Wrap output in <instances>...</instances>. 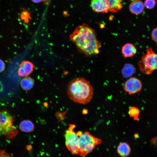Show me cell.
Listing matches in <instances>:
<instances>
[{
	"label": "cell",
	"mask_w": 157,
	"mask_h": 157,
	"mask_svg": "<svg viewBox=\"0 0 157 157\" xmlns=\"http://www.w3.org/2000/svg\"><path fill=\"white\" fill-rule=\"evenodd\" d=\"M34 68L33 64L28 61H24L20 65L18 70V74L21 76H26L33 71Z\"/></svg>",
	"instance_id": "cell-9"
},
{
	"label": "cell",
	"mask_w": 157,
	"mask_h": 157,
	"mask_svg": "<svg viewBox=\"0 0 157 157\" xmlns=\"http://www.w3.org/2000/svg\"><path fill=\"white\" fill-rule=\"evenodd\" d=\"M137 49L133 44L127 43L122 46L121 52L124 58L131 57L137 53Z\"/></svg>",
	"instance_id": "cell-10"
},
{
	"label": "cell",
	"mask_w": 157,
	"mask_h": 157,
	"mask_svg": "<svg viewBox=\"0 0 157 157\" xmlns=\"http://www.w3.org/2000/svg\"><path fill=\"white\" fill-rule=\"evenodd\" d=\"M157 28L153 29L151 33V38L152 40L155 42H157Z\"/></svg>",
	"instance_id": "cell-20"
},
{
	"label": "cell",
	"mask_w": 157,
	"mask_h": 157,
	"mask_svg": "<svg viewBox=\"0 0 157 157\" xmlns=\"http://www.w3.org/2000/svg\"><path fill=\"white\" fill-rule=\"evenodd\" d=\"M140 113L139 109L136 107L132 106L129 108V114L130 116L135 120H138Z\"/></svg>",
	"instance_id": "cell-17"
},
{
	"label": "cell",
	"mask_w": 157,
	"mask_h": 157,
	"mask_svg": "<svg viewBox=\"0 0 157 157\" xmlns=\"http://www.w3.org/2000/svg\"><path fill=\"white\" fill-rule=\"evenodd\" d=\"M156 1L155 0H145L144 4V6L149 9H152L155 6Z\"/></svg>",
	"instance_id": "cell-19"
},
{
	"label": "cell",
	"mask_w": 157,
	"mask_h": 157,
	"mask_svg": "<svg viewBox=\"0 0 157 157\" xmlns=\"http://www.w3.org/2000/svg\"><path fill=\"white\" fill-rule=\"evenodd\" d=\"M146 51V53L142 56L138 62V65L142 73L149 75L157 69V54L151 47L147 49Z\"/></svg>",
	"instance_id": "cell-4"
},
{
	"label": "cell",
	"mask_w": 157,
	"mask_h": 157,
	"mask_svg": "<svg viewBox=\"0 0 157 157\" xmlns=\"http://www.w3.org/2000/svg\"><path fill=\"white\" fill-rule=\"evenodd\" d=\"M19 128L21 130L25 132L32 131L34 128L33 123L29 120H25L20 123Z\"/></svg>",
	"instance_id": "cell-15"
},
{
	"label": "cell",
	"mask_w": 157,
	"mask_h": 157,
	"mask_svg": "<svg viewBox=\"0 0 157 157\" xmlns=\"http://www.w3.org/2000/svg\"><path fill=\"white\" fill-rule=\"evenodd\" d=\"M19 18L25 23L28 22L29 20L31 19L29 12L26 9H22Z\"/></svg>",
	"instance_id": "cell-18"
},
{
	"label": "cell",
	"mask_w": 157,
	"mask_h": 157,
	"mask_svg": "<svg viewBox=\"0 0 157 157\" xmlns=\"http://www.w3.org/2000/svg\"><path fill=\"white\" fill-rule=\"evenodd\" d=\"M136 72V69L134 66L130 63L125 64L122 70V76L126 78L131 76Z\"/></svg>",
	"instance_id": "cell-14"
},
{
	"label": "cell",
	"mask_w": 157,
	"mask_h": 157,
	"mask_svg": "<svg viewBox=\"0 0 157 157\" xmlns=\"http://www.w3.org/2000/svg\"><path fill=\"white\" fill-rule=\"evenodd\" d=\"M144 8L142 2L139 0H133L130 4L129 9L133 14L139 15L143 11Z\"/></svg>",
	"instance_id": "cell-11"
},
{
	"label": "cell",
	"mask_w": 157,
	"mask_h": 157,
	"mask_svg": "<svg viewBox=\"0 0 157 157\" xmlns=\"http://www.w3.org/2000/svg\"><path fill=\"white\" fill-rule=\"evenodd\" d=\"M151 144L154 146H156L157 144V137H154L152 138L150 140Z\"/></svg>",
	"instance_id": "cell-22"
},
{
	"label": "cell",
	"mask_w": 157,
	"mask_h": 157,
	"mask_svg": "<svg viewBox=\"0 0 157 157\" xmlns=\"http://www.w3.org/2000/svg\"><path fill=\"white\" fill-rule=\"evenodd\" d=\"M109 10L113 13L119 11L122 8L121 2L122 0H104Z\"/></svg>",
	"instance_id": "cell-12"
},
{
	"label": "cell",
	"mask_w": 157,
	"mask_h": 157,
	"mask_svg": "<svg viewBox=\"0 0 157 157\" xmlns=\"http://www.w3.org/2000/svg\"><path fill=\"white\" fill-rule=\"evenodd\" d=\"M50 0H43L44 1L45 3H47Z\"/></svg>",
	"instance_id": "cell-24"
},
{
	"label": "cell",
	"mask_w": 157,
	"mask_h": 157,
	"mask_svg": "<svg viewBox=\"0 0 157 157\" xmlns=\"http://www.w3.org/2000/svg\"><path fill=\"white\" fill-rule=\"evenodd\" d=\"M76 133L79 139L78 155L81 156H84L92 152L96 146L102 142L101 139L94 136L88 132L82 133L79 131Z\"/></svg>",
	"instance_id": "cell-3"
},
{
	"label": "cell",
	"mask_w": 157,
	"mask_h": 157,
	"mask_svg": "<svg viewBox=\"0 0 157 157\" xmlns=\"http://www.w3.org/2000/svg\"><path fill=\"white\" fill-rule=\"evenodd\" d=\"M34 83V80L30 77L25 76L21 82V85L22 88L25 90H30L33 87Z\"/></svg>",
	"instance_id": "cell-16"
},
{
	"label": "cell",
	"mask_w": 157,
	"mask_h": 157,
	"mask_svg": "<svg viewBox=\"0 0 157 157\" xmlns=\"http://www.w3.org/2000/svg\"><path fill=\"white\" fill-rule=\"evenodd\" d=\"M117 152L122 157H126L130 154L131 149L129 145L126 142H122L119 144L117 147Z\"/></svg>",
	"instance_id": "cell-13"
},
{
	"label": "cell",
	"mask_w": 157,
	"mask_h": 157,
	"mask_svg": "<svg viewBox=\"0 0 157 157\" xmlns=\"http://www.w3.org/2000/svg\"><path fill=\"white\" fill-rule=\"evenodd\" d=\"M13 117L8 112L0 111V136L12 132L13 129Z\"/></svg>",
	"instance_id": "cell-6"
},
{
	"label": "cell",
	"mask_w": 157,
	"mask_h": 157,
	"mask_svg": "<svg viewBox=\"0 0 157 157\" xmlns=\"http://www.w3.org/2000/svg\"><path fill=\"white\" fill-rule=\"evenodd\" d=\"M5 65L3 61L0 59V72H2L4 69Z\"/></svg>",
	"instance_id": "cell-21"
},
{
	"label": "cell",
	"mask_w": 157,
	"mask_h": 157,
	"mask_svg": "<svg viewBox=\"0 0 157 157\" xmlns=\"http://www.w3.org/2000/svg\"><path fill=\"white\" fill-rule=\"evenodd\" d=\"M75 125L71 124L65 134L66 147L71 153L77 155L78 150V136L73 130Z\"/></svg>",
	"instance_id": "cell-5"
},
{
	"label": "cell",
	"mask_w": 157,
	"mask_h": 157,
	"mask_svg": "<svg viewBox=\"0 0 157 157\" xmlns=\"http://www.w3.org/2000/svg\"><path fill=\"white\" fill-rule=\"evenodd\" d=\"M67 93L69 99L73 101L85 104L92 99L93 89L90 82L83 78L72 80L67 88Z\"/></svg>",
	"instance_id": "cell-2"
},
{
	"label": "cell",
	"mask_w": 157,
	"mask_h": 157,
	"mask_svg": "<svg viewBox=\"0 0 157 157\" xmlns=\"http://www.w3.org/2000/svg\"></svg>",
	"instance_id": "cell-25"
},
{
	"label": "cell",
	"mask_w": 157,
	"mask_h": 157,
	"mask_svg": "<svg viewBox=\"0 0 157 157\" xmlns=\"http://www.w3.org/2000/svg\"><path fill=\"white\" fill-rule=\"evenodd\" d=\"M91 5L93 10L97 13H106L109 11L104 0H91Z\"/></svg>",
	"instance_id": "cell-8"
},
{
	"label": "cell",
	"mask_w": 157,
	"mask_h": 157,
	"mask_svg": "<svg viewBox=\"0 0 157 157\" xmlns=\"http://www.w3.org/2000/svg\"><path fill=\"white\" fill-rule=\"evenodd\" d=\"M124 90L129 94H132L140 91L142 88L141 81L134 77H131L125 82L124 86Z\"/></svg>",
	"instance_id": "cell-7"
},
{
	"label": "cell",
	"mask_w": 157,
	"mask_h": 157,
	"mask_svg": "<svg viewBox=\"0 0 157 157\" xmlns=\"http://www.w3.org/2000/svg\"><path fill=\"white\" fill-rule=\"evenodd\" d=\"M33 2L35 3H38L42 1L43 0H31Z\"/></svg>",
	"instance_id": "cell-23"
},
{
	"label": "cell",
	"mask_w": 157,
	"mask_h": 157,
	"mask_svg": "<svg viewBox=\"0 0 157 157\" xmlns=\"http://www.w3.org/2000/svg\"><path fill=\"white\" fill-rule=\"evenodd\" d=\"M78 51L90 57L99 53L101 43L97 40L95 30L86 24L77 26L70 35Z\"/></svg>",
	"instance_id": "cell-1"
}]
</instances>
